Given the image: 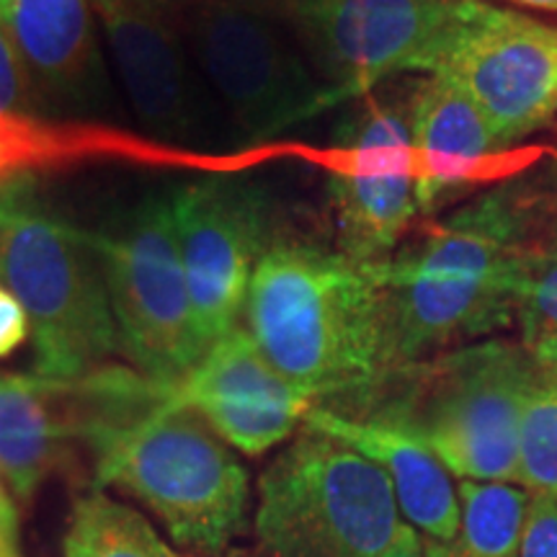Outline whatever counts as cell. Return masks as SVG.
Wrapping results in <instances>:
<instances>
[{
    "mask_svg": "<svg viewBox=\"0 0 557 557\" xmlns=\"http://www.w3.org/2000/svg\"><path fill=\"white\" fill-rule=\"evenodd\" d=\"M0 26L39 103L54 109L99 103L103 62L90 0H0Z\"/></svg>",
    "mask_w": 557,
    "mask_h": 557,
    "instance_id": "obj_16",
    "label": "cell"
},
{
    "mask_svg": "<svg viewBox=\"0 0 557 557\" xmlns=\"http://www.w3.org/2000/svg\"><path fill=\"white\" fill-rule=\"evenodd\" d=\"M341 99L403 73H431L457 0H269Z\"/></svg>",
    "mask_w": 557,
    "mask_h": 557,
    "instance_id": "obj_10",
    "label": "cell"
},
{
    "mask_svg": "<svg viewBox=\"0 0 557 557\" xmlns=\"http://www.w3.org/2000/svg\"><path fill=\"white\" fill-rule=\"evenodd\" d=\"M83 398V449L94 459L96 487L139 500L186 555L230 549L250 506L248 470L235 449L132 367L86 374Z\"/></svg>",
    "mask_w": 557,
    "mask_h": 557,
    "instance_id": "obj_2",
    "label": "cell"
},
{
    "mask_svg": "<svg viewBox=\"0 0 557 557\" xmlns=\"http://www.w3.org/2000/svg\"><path fill=\"white\" fill-rule=\"evenodd\" d=\"M513 325L521 341L557 338V191L549 197L521 250L513 287Z\"/></svg>",
    "mask_w": 557,
    "mask_h": 557,
    "instance_id": "obj_23",
    "label": "cell"
},
{
    "mask_svg": "<svg viewBox=\"0 0 557 557\" xmlns=\"http://www.w3.org/2000/svg\"><path fill=\"white\" fill-rule=\"evenodd\" d=\"M385 267L308 240L274 238L263 250L243 325L312 408L364 416L387 389Z\"/></svg>",
    "mask_w": 557,
    "mask_h": 557,
    "instance_id": "obj_1",
    "label": "cell"
},
{
    "mask_svg": "<svg viewBox=\"0 0 557 557\" xmlns=\"http://www.w3.org/2000/svg\"><path fill=\"white\" fill-rule=\"evenodd\" d=\"M186 557H197V555H186ZM209 557H271V555H267L263 553V549H225V553H220V555H209Z\"/></svg>",
    "mask_w": 557,
    "mask_h": 557,
    "instance_id": "obj_29",
    "label": "cell"
},
{
    "mask_svg": "<svg viewBox=\"0 0 557 557\" xmlns=\"http://www.w3.org/2000/svg\"><path fill=\"white\" fill-rule=\"evenodd\" d=\"M178 24L207 88L248 139H271L344 101L269 0H184Z\"/></svg>",
    "mask_w": 557,
    "mask_h": 557,
    "instance_id": "obj_7",
    "label": "cell"
},
{
    "mask_svg": "<svg viewBox=\"0 0 557 557\" xmlns=\"http://www.w3.org/2000/svg\"><path fill=\"white\" fill-rule=\"evenodd\" d=\"M32 338V323L18 297L0 284V359H9Z\"/></svg>",
    "mask_w": 557,
    "mask_h": 557,
    "instance_id": "obj_25",
    "label": "cell"
},
{
    "mask_svg": "<svg viewBox=\"0 0 557 557\" xmlns=\"http://www.w3.org/2000/svg\"><path fill=\"white\" fill-rule=\"evenodd\" d=\"M302 426L323 431L354 447L385 470L403 519L423 542L444 545L459 527V491L434 451L393 423L372 416H341L310 408Z\"/></svg>",
    "mask_w": 557,
    "mask_h": 557,
    "instance_id": "obj_19",
    "label": "cell"
},
{
    "mask_svg": "<svg viewBox=\"0 0 557 557\" xmlns=\"http://www.w3.org/2000/svg\"><path fill=\"white\" fill-rule=\"evenodd\" d=\"M429 75L457 83L511 148L557 116V24L487 0H457Z\"/></svg>",
    "mask_w": 557,
    "mask_h": 557,
    "instance_id": "obj_9",
    "label": "cell"
},
{
    "mask_svg": "<svg viewBox=\"0 0 557 557\" xmlns=\"http://www.w3.org/2000/svg\"><path fill=\"white\" fill-rule=\"evenodd\" d=\"M403 519L380 465L302 426L259 480L253 529L271 557H385Z\"/></svg>",
    "mask_w": 557,
    "mask_h": 557,
    "instance_id": "obj_6",
    "label": "cell"
},
{
    "mask_svg": "<svg viewBox=\"0 0 557 557\" xmlns=\"http://www.w3.org/2000/svg\"><path fill=\"white\" fill-rule=\"evenodd\" d=\"M137 116L156 135L189 143L207 132V83L181 34L178 11L156 0H90Z\"/></svg>",
    "mask_w": 557,
    "mask_h": 557,
    "instance_id": "obj_15",
    "label": "cell"
},
{
    "mask_svg": "<svg viewBox=\"0 0 557 557\" xmlns=\"http://www.w3.org/2000/svg\"><path fill=\"white\" fill-rule=\"evenodd\" d=\"M459 527L444 545L423 542L426 557H519L529 493L511 483H459Z\"/></svg>",
    "mask_w": 557,
    "mask_h": 557,
    "instance_id": "obj_20",
    "label": "cell"
},
{
    "mask_svg": "<svg viewBox=\"0 0 557 557\" xmlns=\"http://www.w3.org/2000/svg\"><path fill=\"white\" fill-rule=\"evenodd\" d=\"M103 160L152 169H230L227 160H212L171 143L143 139L107 124L54 120L41 109L29 75L9 34L0 26V181L37 178L39 173Z\"/></svg>",
    "mask_w": 557,
    "mask_h": 557,
    "instance_id": "obj_13",
    "label": "cell"
},
{
    "mask_svg": "<svg viewBox=\"0 0 557 557\" xmlns=\"http://www.w3.org/2000/svg\"><path fill=\"white\" fill-rule=\"evenodd\" d=\"M385 557H426L423 537L406 521V524H403V529H400L398 540L393 542V547L387 549Z\"/></svg>",
    "mask_w": 557,
    "mask_h": 557,
    "instance_id": "obj_26",
    "label": "cell"
},
{
    "mask_svg": "<svg viewBox=\"0 0 557 557\" xmlns=\"http://www.w3.org/2000/svg\"><path fill=\"white\" fill-rule=\"evenodd\" d=\"M156 3L165 5V9H171V11H181V5H184V0H156Z\"/></svg>",
    "mask_w": 557,
    "mask_h": 557,
    "instance_id": "obj_30",
    "label": "cell"
},
{
    "mask_svg": "<svg viewBox=\"0 0 557 557\" xmlns=\"http://www.w3.org/2000/svg\"><path fill=\"white\" fill-rule=\"evenodd\" d=\"M527 346L534 367L521 413L517 483L529 496L557 498V338Z\"/></svg>",
    "mask_w": 557,
    "mask_h": 557,
    "instance_id": "obj_22",
    "label": "cell"
},
{
    "mask_svg": "<svg viewBox=\"0 0 557 557\" xmlns=\"http://www.w3.org/2000/svg\"><path fill=\"white\" fill-rule=\"evenodd\" d=\"M508 3L519 5V9H532V11L557 13V0H508Z\"/></svg>",
    "mask_w": 557,
    "mask_h": 557,
    "instance_id": "obj_27",
    "label": "cell"
},
{
    "mask_svg": "<svg viewBox=\"0 0 557 557\" xmlns=\"http://www.w3.org/2000/svg\"><path fill=\"white\" fill-rule=\"evenodd\" d=\"M176 238L201 348L243 325L248 289L269 248V207L256 186L225 173L171 199Z\"/></svg>",
    "mask_w": 557,
    "mask_h": 557,
    "instance_id": "obj_11",
    "label": "cell"
},
{
    "mask_svg": "<svg viewBox=\"0 0 557 557\" xmlns=\"http://www.w3.org/2000/svg\"><path fill=\"white\" fill-rule=\"evenodd\" d=\"M163 387L171 406L197 413L227 447L261 457L295 436L312 403L271 367L246 325L205 351L197 364Z\"/></svg>",
    "mask_w": 557,
    "mask_h": 557,
    "instance_id": "obj_14",
    "label": "cell"
},
{
    "mask_svg": "<svg viewBox=\"0 0 557 557\" xmlns=\"http://www.w3.org/2000/svg\"><path fill=\"white\" fill-rule=\"evenodd\" d=\"M81 447L78 380L0 372V475L16 504L29 506Z\"/></svg>",
    "mask_w": 557,
    "mask_h": 557,
    "instance_id": "obj_17",
    "label": "cell"
},
{
    "mask_svg": "<svg viewBox=\"0 0 557 557\" xmlns=\"http://www.w3.org/2000/svg\"><path fill=\"white\" fill-rule=\"evenodd\" d=\"M532 367L524 341L483 338L449 348L395 372L364 416L418 438L455 478L517 483Z\"/></svg>",
    "mask_w": 557,
    "mask_h": 557,
    "instance_id": "obj_4",
    "label": "cell"
},
{
    "mask_svg": "<svg viewBox=\"0 0 557 557\" xmlns=\"http://www.w3.org/2000/svg\"><path fill=\"white\" fill-rule=\"evenodd\" d=\"M34 178L0 181V284L32 323L34 374L78 380L120 354L90 233L39 205Z\"/></svg>",
    "mask_w": 557,
    "mask_h": 557,
    "instance_id": "obj_5",
    "label": "cell"
},
{
    "mask_svg": "<svg viewBox=\"0 0 557 557\" xmlns=\"http://www.w3.org/2000/svg\"><path fill=\"white\" fill-rule=\"evenodd\" d=\"M519 557H557V498L529 496Z\"/></svg>",
    "mask_w": 557,
    "mask_h": 557,
    "instance_id": "obj_24",
    "label": "cell"
},
{
    "mask_svg": "<svg viewBox=\"0 0 557 557\" xmlns=\"http://www.w3.org/2000/svg\"><path fill=\"white\" fill-rule=\"evenodd\" d=\"M555 191L542 173L493 186L387 261L393 374L513 325L521 250Z\"/></svg>",
    "mask_w": 557,
    "mask_h": 557,
    "instance_id": "obj_3",
    "label": "cell"
},
{
    "mask_svg": "<svg viewBox=\"0 0 557 557\" xmlns=\"http://www.w3.org/2000/svg\"><path fill=\"white\" fill-rule=\"evenodd\" d=\"M0 557H24L21 555V542L11 540L3 529H0Z\"/></svg>",
    "mask_w": 557,
    "mask_h": 557,
    "instance_id": "obj_28",
    "label": "cell"
},
{
    "mask_svg": "<svg viewBox=\"0 0 557 557\" xmlns=\"http://www.w3.org/2000/svg\"><path fill=\"white\" fill-rule=\"evenodd\" d=\"M410 135L421 214L434 212L457 197L487 160L506 150L478 103L444 75H429L413 83Z\"/></svg>",
    "mask_w": 557,
    "mask_h": 557,
    "instance_id": "obj_18",
    "label": "cell"
},
{
    "mask_svg": "<svg viewBox=\"0 0 557 557\" xmlns=\"http://www.w3.org/2000/svg\"><path fill=\"white\" fill-rule=\"evenodd\" d=\"M62 557H186L156 532L143 513L101 487L73 500Z\"/></svg>",
    "mask_w": 557,
    "mask_h": 557,
    "instance_id": "obj_21",
    "label": "cell"
},
{
    "mask_svg": "<svg viewBox=\"0 0 557 557\" xmlns=\"http://www.w3.org/2000/svg\"><path fill=\"white\" fill-rule=\"evenodd\" d=\"M90 240L101 259L120 354L143 377L173 385L205 348L194 329L171 199L145 201L120 227L90 233Z\"/></svg>",
    "mask_w": 557,
    "mask_h": 557,
    "instance_id": "obj_8",
    "label": "cell"
},
{
    "mask_svg": "<svg viewBox=\"0 0 557 557\" xmlns=\"http://www.w3.org/2000/svg\"><path fill=\"white\" fill-rule=\"evenodd\" d=\"M416 178L410 94L369 103L348 124L325 186L336 248L361 263L393 259L421 214Z\"/></svg>",
    "mask_w": 557,
    "mask_h": 557,
    "instance_id": "obj_12",
    "label": "cell"
}]
</instances>
